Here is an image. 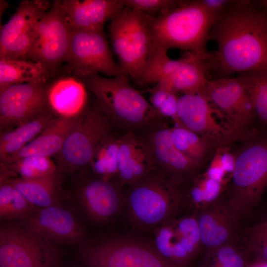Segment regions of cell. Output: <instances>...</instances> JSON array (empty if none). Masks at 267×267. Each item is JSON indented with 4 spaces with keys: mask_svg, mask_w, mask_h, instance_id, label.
Listing matches in <instances>:
<instances>
[{
    "mask_svg": "<svg viewBox=\"0 0 267 267\" xmlns=\"http://www.w3.org/2000/svg\"><path fill=\"white\" fill-rule=\"evenodd\" d=\"M209 40L218 45L209 60L216 78L267 71V8L238 0L216 21Z\"/></svg>",
    "mask_w": 267,
    "mask_h": 267,
    "instance_id": "6da1fadb",
    "label": "cell"
},
{
    "mask_svg": "<svg viewBox=\"0 0 267 267\" xmlns=\"http://www.w3.org/2000/svg\"><path fill=\"white\" fill-rule=\"evenodd\" d=\"M147 16L156 50L167 52L177 48L210 59L206 44L217 18L202 0H184L175 8Z\"/></svg>",
    "mask_w": 267,
    "mask_h": 267,
    "instance_id": "7a4b0ae2",
    "label": "cell"
},
{
    "mask_svg": "<svg viewBox=\"0 0 267 267\" xmlns=\"http://www.w3.org/2000/svg\"><path fill=\"white\" fill-rule=\"evenodd\" d=\"M80 80L115 127L123 132H139L167 121L131 86L126 74L109 78L94 74Z\"/></svg>",
    "mask_w": 267,
    "mask_h": 267,
    "instance_id": "3957f363",
    "label": "cell"
},
{
    "mask_svg": "<svg viewBox=\"0 0 267 267\" xmlns=\"http://www.w3.org/2000/svg\"><path fill=\"white\" fill-rule=\"evenodd\" d=\"M111 21V44L119 65L138 84L156 52L147 15L125 7Z\"/></svg>",
    "mask_w": 267,
    "mask_h": 267,
    "instance_id": "277c9868",
    "label": "cell"
},
{
    "mask_svg": "<svg viewBox=\"0 0 267 267\" xmlns=\"http://www.w3.org/2000/svg\"><path fill=\"white\" fill-rule=\"evenodd\" d=\"M117 129L96 102L78 117L60 151L54 157L61 174H78L88 170L100 141Z\"/></svg>",
    "mask_w": 267,
    "mask_h": 267,
    "instance_id": "5b68a950",
    "label": "cell"
},
{
    "mask_svg": "<svg viewBox=\"0 0 267 267\" xmlns=\"http://www.w3.org/2000/svg\"><path fill=\"white\" fill-rule=\"evenodd\" d=\"M208 59L192 52H186L180 59H172L167 52H156L143 74L138 84H160L178 94L203 92L210 72Z\"/></svg>",
    "mask_w": 267,
    "mask_h": 267,
    "instance_id": "8992f818",
    "label": "cell"
},
{
    "mask_svg": "<svg viewBox=\"0 0 267 267\" xmlns=\"http://www.w3.org/2000/svg\"><path fill=\"white\" fill-rule=\"evenodd\" d=\"M63 255L56 244L28 230L20 222L0 229V267H62Z\"/></svg>",
    "mask_w": 267,
    "mask_h": 267,
    "instance_id": "52a82bcc",
    "label": "cell"
},
{
    "mask_svg": "<svg viewBox=\"0 0 267 267\" xmlns=\"http://www.w3.org/2000/svg\"><path fill=\"white\" fill-rule=\"evenodd\" d=\"M230 148L235 161V190L255 202L267 188V128L251 130Z\"/></svg>",
    "mask_w": 267,
    "mask_h": 267,
    "instance_id": "ba28073f",
    "label": "cell"
},
{
    "mask_svg": "<svg viewBox=\"0 0 267 267\" xmlns=\"http://www.w3.org/2000/svg\"><path fill=\"white\" fill-rule=\"evenodd\" d=\"M203 92L238 139L260 126L250 95L237 77L209 80Z\"/></svg>",
    "mask_w": 267,
    "mask_h": 267,
    "instance_id": "9c48e42d",
    "label": "cell"
},
{
    "mask_svg": "<svg viewBox=\"0 0 267 267\" xmlns=\"http://www.w3.org/2000/svg\"><path fill=\"white\" fill-rule=\"evenodd\" d=\"M65 70L80 79L103 73L125 74L113 59L103 29L71 30Z\"/></svg>",
    "mask_w": 267,
    "mask_h": 267,
    "instance_id": "30bf717a",
    "label": "cell"
},
{
    "mask_svg": "<svg viewBox=\"0 0 267 267\" xmlns=\"http://www.w3.org/2000/svg\"><path fill=\"white\" fill-rule=\"evenodd\" d=\"M178 180L156 167L145 177L130 185L129 201L136 219L150 225L164 219L172 200L180 194Z\"/></svg>",
    "mask_w": 267,
    "mask_h": 267,
    "instance_id": "8fae6325",
    "label": "cell"
},
{
    "mask_svg": "<svg viewBox=\"0 0 267 267\" xmlns=\"http://www.w3.org/2000/svg\"><path fill=\"white\" fill-rule=\"evenodd\" d=\"M71 34L62 0H54L38 24L25 60L42 63L53 75L61 64L65 62Z\"/></svg>",
    "mask_w": 267,
    "mask_h": 267,
    "instance_id": "7c38bea8",
    "label": "cell"
},
{
    "mask_svg": "<svg viewBox=\"0 0 267 267\" xmlns=\"http://www.w3.org/2000/svg\"><path fill=\"white\" fill-rule=\"evenodd\" d=\"M85 267H176L156 249L130 240H108L81 247Z\"/></svg>",
    "mask_w": 267,
    "mask_h": 267,
    "instance_id": "4fadbf2b",
    "label": "cell"
},
{
    "mask_svg": "<svg viewBox=\"0 0 267 267\" xmlns=\"http://www.w3.org/2000/svg\"><path fill=\"white\" fill-rule=\"evenodd\" d=\"M47 86V82H33L11 85L0 91V134L50 111Z\"/></svg>",
    "mask_w": 267,
    "mask_h": 267,
    "instance_id": "5bb4252c",
    "label": "cell"
},
{
    "mask_svg": "<svg viewBox=\"0 0 267 267\" xmlns=\"http://www.w3.org/2000/svg\"><path fill=\"white\" fill-rule=\"evenodd\" d=\"M52 4L47 0H23L0 28V58L25 60L38 24Z\"/></svg>",
    "mask_w": 267,
    "mask_h": 267,
    "instance_id": "9a60e30c",
    "label": "cell"
},
{
    "mask_svg": "<svg viewBox=\"0 0 267 267\" xmlns=\"http://www.w3.org/2000/svg\"><path fill=\"white\" fill-rule=\"evenodd\" d=\"M217 113L203 92L183 94L178 99L176 124L181 125L207 139L218 148L231 147L238 139L214 117Z\"/></svg>",
    "mask_w": 267,
    "mask_h": 267,
    "instance_id": "2e32d148",
    "label": "cell"
},
{
    "mask_svg": "<svg viewBox=\"0 0 267 267\" xmlns=\"http://www.w3.org/2000/svg\"><path fill=\"white\" fill-rule=\"evenodd\" d=\"M20 222L33 233L56 245L81 243L85 237L79 221L60 205L38 208Z\"/></svg>",
    "mask_w": 267,
    "mask_h": 267,
    "instance_id": "e0dca14e",
    "label": "cell"
},
{
    "mask_svg": "<svg viewBox=\"0 0 267 267\" xmlns=\"http://www.w3.org/2000/svg\"><path fill=\"white\" fill-rule=\"evenodd\" d=\"M138 132L147 143L156 167L170 176L178 179L183 176L192 177L204 167L186 157L176 148L171 127L166 121Z\"/></svg>",
    "mask_w": 267,
    "mask_h": 267,
    "instance_id": "ac0fdd59",
    "label": "cell"
},
{
    "mask_svg": "<svg viewBox=\"0 0 267 267\" xmlns=\"http://www.w3.org/2000/svg\"><path fill=\"white\" fill-rule=\"evenodd\" d=\"M75 175L79 179L76 178L74 187L75 196L88 216L96 221L112 217L120 203L118 181L106 180L94 174L87 177L84 172Z\"/></svg>",
    "mask_w": 267,
    "mask_h": 267,
    "instance_id": "d6986e66",
    "label": "cell"
},
{
    "mask_svg": "<svg viewBox=\"0 0 267 267\" xmlns=\"http://www.w3.org/2000/svg\"><path fill=\"white\" fill-rule=\"evenodd\" d=\"M156 168L148 145L138 132L121 134L116 179L129 185L139 180Z\"/></svg>",
    "mask_w": 267,
    "mask_h": 267,
    "instance_id": "ffe728a7",
    "label": "cell"
},
{
    "mask_svg": "<svg viewBox=\"0 0 267 267\" xmlns=\"http://www.w3.org/2000/svg\"><path fill=\"white\" fill-rule=\"evenodd\" d=\"M62 6L71 30L103 29L125 7L122 0H63Z\"/></svg>",
    "mask_w": 267,
    "mask_h": 267,
    "instance_id": "44dd1931",
    "label": "cell"
},
{
    "mask_svg": "<svg viewBox=\"0 0 267 267\" xmlns=\"http://www.w3.org/2000/svg\"><path fill=\"white\" fill-rule=\"evenodd\" d=\"M87 89L84 83L74 76L57 79L47 86L49 110L57 117H78L87 108Z\"/></svg>",
    "mask_w": 267,
    "mask_h": 267,
    "instance_id": "7402d4cb",
    "label": "cell"
},
{
    "mask_svg": "<svg viewBox=\"0 0 267 267\" xmlns=\"http://www.w3.org/2000/svg\"><path fill=\"white\" fill-rule=\"evenodd\" d=\"M78 117L74 118L55 117L32 140L19 151L0 160V163H10L31 156H55L61 150Z\"/></svg>",
    "mask_w": 267,
    "mask_h": 267,
    "instance_id": "603a6c76",
    "label": "cell"
},
{
    "mask_svg": "<svg viewBox=\"0 0 267 267\" xmlns=\"http://www.w3.org/2000/svg\"><path fill=\"white\" fill-rule=\"evenodd\" d=\"M61 174L58 171L37 179L9 177L5 180L15 187L28 201L38 208L61 205L69 199L62 188Z\"/></svg>",
    "mask_w": 267,
    "mask_h": 267,
    "instance_id": "cb8c5ba5",
    "label": "cell"
},
{
    "mask_svg": "<svg viewBox=\"0 0 267 267\" xmlns=\"http://www.w3.org/2000/svg\"><path fill=\"white\" fill-rule=\"evenodd\" d=\"M51 76L43 64L29 60L0 58V91L13 85L47 82Z\"/></svg>",
    "mask_w": 267,
    "mask_h": 267,
    "instance_id": "d4e9b609",
    "label": "cell"
},
{
    "mask_svg": "<svg viewBox=\"0 0 267 267\" xmlns=\"http://www.w3.org/2000/svg\"><path fill=\"white\" fill-rule=\"evenodd\" d=\"M123 133L115 129L100 141L94 149L88 170L103 179L117 180L118 152Z\"/></svg>",
    "mask_w": 267,
    "mask_h": 267,
    "instance_id": "484cf974",
    "label": "cell"
},
{
    "mask_svg": "<svg viewBox=\"0 0 267 267\" xmlns=\"http://www.w3.org/2000/svg\"><path fill=\"white\" fill-rule=\"evenodd\" d=\"M171 131L176 148L186 157L202 166L210 163L219 149L207 139L181 125L176 124Z\"/></svg>",
    "mask_w": 267,
    "mask_h": 267,
    "instance_id": "4316f807",
    "label": "cell"
},
{
    "mask_svg": "<svg viewBox=\"0 0 267 267\" xmlns=\"http://www.w3.org/2000/svg\"><path fill=\"white\" fill-rule=\"evenodd\" d=\"M57 116L51 111L0 134V160L24 147L39 134Z\"/></svg>",
    "mask_w": 267,
    "mask_h": 267,
    "instance_id": "83f0119b",
    "label": "cell"
},
{
    "mask_svg": "<svg viewBox=\"0 0 267 267\" xmlns=\"http://www.w3.org/2000/svg\"><path fill=\"white\" fill-rule=\"evenodd\" d=\"M0 174L6 178L18 177L37 179L51 175L58 171L50 157L31 156L7 164L0 163Z\"/></svg>",
    "mask_w": 267,
    "mask_h": 267,
    "instance_id": "f1b7e54d",
    "label": "cell"
},
{
    "mask_svg": "<svg viewBox=\"0 0 267 267\" xmlns=\"http://www.w3.org/2000/svg\"><path fill=\"white\" fill-rule=\"evenodd\" d=\"M38 208L28 201L5 180L0 182V220L2 222L23 221Z\"/></svg>",
    "mask_w": 267,
    "mask_h": 267,
    "instance_id": "f546056e",
    "label": "cell"
},
{
    "mask_svg": "<svg viewBox=\"0 0 267 267\" xmlns=\"http://www.w3.org/2000/svg\"><path fill=\"white\" fill-rule=\"evenodd\" d=\"M237 77L250 95L259 125L267 128V71L242 73Z\"/></svg>",
    "mask_w": 267,
    "mask_h": 267,
    "instance_id": "4dcf8cb0",
    "label": "cell"
},
{
    "mask_svg": "<svg viewBox=\"0 0 267 267\" xmlns=\"http://www.w3.org/2000/svg\"><path fill=\"white\" fill-rule=\"evenodd\" d=\"M198 225L200 239L206 245L218 246L223 243L227 237L226 229L219 225L209 215L202 216L198 221Z\"/></svg>",
    "mask_w": 267,
    "mask_h": 267,
    "instance_id": "1f68e13d",
    "label": "cell"
},
{
    "mask_svg": "<svg viewBox=\"0 0 267 267\" xmlns=\"http://www.w3.org/2000/svg\"><path fill=\"white\" fill-rule=\"evenodd\" d=\"M125 7L156 16L164 10L175 8L184 0H122Z\"/></svg>",
    "mask_w": 267,
    "mask_h": 267,
    "instance_id": "d6a6232c",
    "label": "cell"
},
{
    "mask_svg": "<svg viewBox=\"0 0 267 267\" xmlns=\"http://www.w3.org/2000/svg\"><path fill=\"white\" fill-rule=\"evenodd\" d=\"M218 258L222 267H243L242 258L231 248L224 247L218 253Z\"/></svg>",
    "mask_w": 267,
    "mask_h": 267,
    "instance_id": "836d02e7",
    "label": "cell"
},
{
    "mask_svg": "<svg viewBox=\"0 0 267 267\" xmlns=\"http://www.w3.org/2000/svg\"><path fill=\"white\" fill-rule=\"evenodd\" d=\"M238 0H202L206 7L217 18L235 4Z\"/></svg>",
    "mask_w": 267,
    "mask_h": 267,
    "instance_id": "e575fe53",
    "label": "cell"
},
{
    "mask_svg": "<svg viewBox=\"0 0 267 267\" xmlns=\"http://www.w3.org/2000/svg\"><path fill=\"white\" fill-rule=\"evenodd\" d=\"M221 188V182L208 178L202 188L204 201L211 202L214 200L218 196Z\"/></svg>",
    "mask_w": 267,
    "mask_h": 267,
    "instance_id": "d590c367",
    "label": "cell"
},
{
    "mask_svg": "<svg viewBox=\"0 0 267 267\" xmlns=\"http://www.w3.org/2000/svg\"><path fill=\"white\" fill-rule=\"evenodd\" d=\"M222 166L225 172H233L235 167V158L230 147L219 148Z\"/></svg>",
    "mask_w": 267,
    "mask_h": 267,
    "instance_id": "8d00e7d4",
    "label": "cell"
},
{
    "mask_svg": "<svg viewBox=\"0 0 267 267\" xmlns=\"http://www.w3.org/2000/svg\"><path fill=\"white\" fill-rule=\"evenodd\" d=\"M191 195L193 200L196 202L204 201L202 189L199 187H194L191 189Z\"/></svg>",
    "mask_w": 267,
    "mask_h": 267,
    "instance_id": "74e56055",
    "label": "cell"
},
{
    "mask_svg": "<svg viewBox=\"0 0 267 267\" xmlns=\"http://www.w3.org/2000/svg\"><path fill=\"white\" fill-rule=\"evenodd\" d=\"M254 1L259 7L267 8V0H254Z\"/></svg>",
    "mask_w": 267,
    "mask_h": 267,
    "instance_id": "f35d334b",
    "label": "cell"
},
{
    "mask_svg": "<svg viewBox=\"0 0 267 267\" xmlns=\"http://www.w3.org/2000/svg\"><path fill=\"white\" fill-rule=\"evenodd\" d=\"M261 266L262 267H267V262L263 263Z\"/></svg>",
    "mask_w": 267,
    "mask_h": 267,
    "instance_id": "ab89813d",
    "label": "cell"
},
{
    "mask_svg": "<svg viewBox=\"0 0 267 267\" xmlns=\"http://www.w3.org/2000/svg\"><path fill=\"white\" fill-rule=\"evenodd\" d=\"M77 267V266H73V267Z\"/></svg>",
    "mask_w": 267,
    "mask_h": 267,
    "instance_id": "60d3db41",
    "label": "cell"
}]
</instances>
